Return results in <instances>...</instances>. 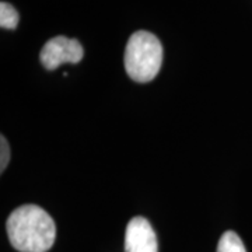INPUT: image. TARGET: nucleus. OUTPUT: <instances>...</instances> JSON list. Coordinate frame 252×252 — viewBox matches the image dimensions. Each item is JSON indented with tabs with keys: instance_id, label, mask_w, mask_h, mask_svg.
Returning a JSON list of instances; mask_svg holds the SVG:
<instances>
[{
	"instance_id": "obj_6",
	"label": "nucleus",
	"mask_w": 252,
	"mask_h": 252,
	"mask_svg": "<svg viewBox=\"0 0 252 252\" xmlns=\"http://www.w3.org/2000/svg\"><path fill=\"white\" fill-rule=\"evenodd\" d=\"M0 26L6 30H14L18 26V13L10 3H0Z\"/></svg>"
},
{
	"instance_id": "obj_2",
	"label": "nucleus",
	"mask_w": 252,
	"mask_h": 252,
	"mask_svg": "<svg viewBox=\"0 0 252 252\" xmlns=\"http://www.w3.org/2000/svg\"><path fill=\"white\" fill-rule=\"evenodd\" d=\"M162 63V45L149 31H137L129 38L125 49V69L132 80L152 81Z\"/></svg>"
},
{
	"instance_id": "obj_7",
	"label": "nucleus",
	"mask_w": 252,
	"mask_h": 252,
	"mask_svg": "<svg viewBox=\"0 0 252 252\" xmlns=\"http://www.w3.org/2000/svg\"><path fill=\"white\" fill-rule=\"evenodd\" d=\"M0 144H1V147H0V150H1V157H0V158H1V160H0V171L3 172L4 171V168L7 167V164H9L10 147L4 136L0 137Z\"/></svg>"
},
{
	"instance_id": "obj_1",
	"label": "nucleus",
	"mask_w": 252,
	"mask_h": 252,
	"mask_svg": "<svg viewBox=\"0 0 252 252\" xmlns=\"http://www.w3.org/2000/svg\"><path fill=\"white\" fill-rule=\"evenodd\" d=\"M6 228L10 243L20 252L49 251L56 237L54 219L35 205L16 209L7 219Z\"/></svg>"
},
{
	"instance_id": "obj_3",
	"label": "nucleus",
	"mask_w": 252,
	"mask_h": 252,
	"mask_svg": "<svg viewBox=\"0 0 252 252\" xmlns=\"http://www.w3.org/2000/svg\"><path fill=\"white\" fill-rule=\"evenodd\" d=\"M84 49L77 39L59 35L49 39L41 51V62L48 70H55L63 63H79Z\"/></svg>"
},
{
	"instance_id": "obj_4",
	"label": "nucleus",
	"mask_w": 252,
	"mask_h": 252,
	"mask_svg": "<svg viewBox=\"0 0 252 252\" xmlns=\"http://www.w3.org/2000/svg\"><path fill=\"white\" fill-rule=\"evenodd\" d=\"M125 252H158L157 235L144 217H133L127 223Z\"/></svg>"
},
{
	"instance_id": "obj_5",
	"label": "nucleus",
	"mask_w": 252,
	"mask_h": 252,
	"mask_svg": "<svg viewBox=\"0 0 252 252\" xmlns=\"http://www.w3.org/2000/svg\"><path fill=\"white\" fill-rule=\"evenodd\" d=\"M217 252H247V250L244 247L243 240L238 237L237 233L225 231L219 241Z\"/></svg>"
}]
</instances>
